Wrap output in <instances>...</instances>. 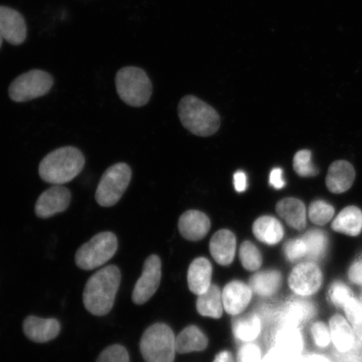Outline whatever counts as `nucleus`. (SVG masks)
<instances>
[{
  "label": "nucleus",
  "mask_w": 362,
  "mask_h": 362,
  "mask_svg": "<svg viewBox=\"0 0 362 362\" xmlns=\"http://www.w3.org/2000/svg\"><path fill=\"white\" fill-rule=\"evenodd\" d=\"M121 283V273L115 265H108L90 276L85 285L83 304L89 313L106 315L115 305Z\"/></svg>",
  "instance_id": "nucleus-1"
},
{
  "label": "nucleus",
  "mask_w": 362,
  "mask_h": 362,
  "mask_svg": "<svg viewBox=\"0 0 362 362\" xmlns=\"http://www.w3.org/2000/svg\"><path fill=\"white\" fill-rule=\"evenodd\" d=\"M85 157L78 148H59L45 156L39 165V175L45 182L62 185L70 182L83 171Z\"/></svg>",
  "instance_id": "nucleus-2"
},
{
  "label": "nucleus",
  "mask_w": 362,
  "mask_h": 362,
  "mask_svg": "<svg viewBox=\"0 0 362 362\" xmlns=\"http://www.w3.org/2000/svg\"><path fill=\"white\" fill-rule=\"evenodd\" d=\"M181 124L194 134L208 137L219 129L221 119L214 107L200 98L187 95L178 106Z\"/></svg>",
  "instance_id": "nucleus-3"
},
{
  "label": "nucleus",
  "mask_w": 362,
  "mask_h": 362,
  "mask_svg": "<svg viewBox=\"0 0 362 362\" xmlns=\"http://www.w3.org/2000/svg\"><path fill=\"white\" fill-rule=\"evenodd\" d=\"M117 94L127 105L135 107L146 105L153 93V86L146 71L137 66H125L117 72Z\"/></svg>",
  "instance_id": "nucleus-4"
},
{
  "label": "nucleus",
  "mask_w": 362,
  "mask_h": 362,
  "mask_svg": "<svg viewBox=\"0 0 362 362\" xmlns=\"http://www.w3.org/2000/svg\"><path fill=\"white\" fill-rule=\"evenodd\" d=\"M175 337L168 325L157 323L148 327L140 339V352L146 362H174Z\"/></svg>",
  "instance_id": "nucleus-5"
},
{
  "label": "nucleus",
  "mask_w": 362,
  "mask_h": 362,
  "mask_svg": "<svg viewBox=\"0 0 362 362\" xmlns=\"http://www.w3.org/2000/svg\"><path fill=\"white\" fill-rule=\"evenodd\" d=\"M117 247L119 243L115 233L104 232L95 235L76 252V264L83 270L98 269L115 255Z\"/></svg>",
  "instance_id": "nucleus-6"
},
{
  "label": "nucleus",
  "mask_w": 362,
  "mask_h": 362,
  "mask_svg": "<svg viewBox=\"0 0 362 362\" xmlns=\"http://www.w3.org/2000/svg\"><path fill=\"white\" fill-rule=\"evenodd\" d=\"M132 170L125 163H117L104 172L99 181L95 199L99 206L111 207L119 202L129 187Z\"/></svg>",
  "instance_id": "nucleus-7"
},
{
  "label": "nucleus",
  "mask_w": 362,
  "mask_h": 362,
  "mask_svg": "<svg viewBox=\"0 0 362 362\" xmlns=\"http://www.w3.org/2000/svg\"><path fill=\"white\" fill-rule=\"evenodd\" d=\"M54 85V78L49 72L33 69L17 76L8 87L12 101L25 103L48 94Z\"/></svg>",
  "instance_id": "nucleus-8"
},
{
  "label": "nucleus",
  "mask_w": 362,
  "mask_h": 362,
  "mask_svg": "<svg viewBox=\"0 0 362 362\" xmlns=\"http://www.w3.org/2000/svg\"><path fill=\"white\" fill-rule=\"evenodd\" d=\"M324 284V274L315 262H300L288 277V286L298 297L309 298L318 293Z\"/></svg>",
  "instance_id": "nucleus-9"
},
{
  "label": "nucleus",
  "mask_w": 362,
  "mask_h": 362,
  "mask_svg": "<svg viewBox=\"0 0 362 362\" xmlns=\"http://www.w3.org/2000/svg\"><path fill=\"white\" fill-rule=\"evenodd\" d=\"M161 261L157 255H151L144 262L143 273L136 283L132 293L134 304H146L160 287L161 280Z\"/></svg>",
  "instance_id": "nucleus-10"
},
{
  "label": "nucleus",
  "mask_w": 362,
  "mask_h": 362,
  "mask_svg": "<svg viewBox=\"0 0 362 362\" xmlns=\"http://www.w3.org/2000/svg\"><path fill=\"white\" fill-rule=\"evenodd\" d=\"M71 194L62 185H53L44 192L35 203V215L42 219H47L64 212L70 205Z\"/></svg>",
  "instance_id": "nucleus-11"
},
{
  "label": "nucleus",
  "mask_w": 362,
  "mask_h": 362,
  "mask_svg": "<svg viewBox=\"0 0 362 362\" xmlns=\"http://www.w3.org/2000/svg\"><path fill=\"white\" fill-rule=\"evenodd\" d=\"M315 315L316 307L314 303L308 298L297 296L283 305L279 313L280 325L302 329Z\"/></svg>",
  "instance_id": "nucleus-12"
},
{
  "label": "nucleus",
  "mask_w": 362,
  "mask_h": 362,
  "mask_svg": "<svg viewBox=\"0 0 362 362\" xmlns=\"http://www.w3.org/2000/svg\"><path fill=\"white\" fill-rule=\"evenodd\" d=\"M328 325L334 349L344 355L353 351L357 341V334L356 328L346 317L342 313H334L329 317Z\"/></svg>",
  "instance_id": "nucleus-13"
},
{
  "label": "nucleus",
  "mask_w": 362,
  "mask_h": 362,
  "mask_svg": "<svg viewBox=\"0 0 362 362\" xmlns=\"http://www.w3.org/2000/svg\"><path fill=\"white\" fill-rule=\"evenodd\" d=\"M26 22L24 16L15 8L0 6V35L12 45H21L27 38Z\"/></svg>",
  "instance_id": "nucleus-14"
},
{
  "label": "nucleus",
  "mask_w": 362,
  "mask_h": 362,
  "mask_svg": "<svg viewBox=\"0 0 362 362\" xmlns=\"http://www.w3.org/2000/svg\"><path fill=\"white\" fill-rule=\"evenodd\" d=\"M23 330L30 341L47 343L59 336L61 325L57 319H43L31 315L24 320Z\"/></svg>",
  "instance_id": "nucleus-15"
},
{
  "label": "nucleus",
  "mask_w": 362,
  "mask_h": 362,
  "mask_svg": "<svg viewBox=\"0 0 362 362\" xmlns=\"http://www.w3.org/2000/svg\"><path fill=\"white\" fill-rule=\"evenodd\" d=\"M252 291L241 281H233L226 285L223 292V307L226 313L239 315L250 303Z\"/></svg>",
  "instance_id": "nucleus-16"
},
{
  "label": "nucleus",
  "mask_w": 362,
  "mask_h": 362,
  "mask_svg": "<svg viewBox=\"0 0 362 362\" xmlns=\"http://www.w3.org/2000/svg\"><path fill=\"white\" fill-rule=\"evenodd\" d=\"M178 226L183 238L189 241H199L209 232L211 221L203 212L192 210L180 216Z\"/></svg>",
  "instance_id": "nucleus-17"
},
{
  "label": "nucleus",
  "mask_w": 362,
  "mask_h": 362,
  "mask_svg": "<svg viewBox=\"0 0 362 362\" xmlns=\"http://www.w3.org/2000/svg\"><path fill=\"white\" fill-rule=\"evenodd\" d=\"M236 238L229 230H220L210 242V252L217 264L228 266L233 262L236 253Z\"/></svg>",
  "instance_id": "nucleus-18"
},
{
  "label": "nucleus",
  "mask_w": 362,
  "mask_h": 362,
  "mask_svg": "<svg viewBox=\"0 0 362 362\" xmlns=\"http://www.w3.org/2000/svg\"><path fill=\"white\" fill-rule=\"evenodd\" d=\"M356 178V172L349 162L338 160L329 166L327 176L329 191L334 194L346 192L351 187Z\"/></svg>",
  "instance_id": "nucleus-19"
},
{
  "label": "nucleus",
  "mask_w": 362,
  "mask_h": 362,
  "mask_svg": "<svg viewBox=\"0 0 362 362\" xmlns=\"http://www.w3.org/2000/svg\"><path fill=\"white\" fill-rule=\"evenodd\" d=\"M305 337L302 329L281 325L276 332L274 346L294 357H300L305 350Z\"/></svg>",
  "instance_id": "nucleus-20"
},
{
  "label": "nucleus",
  "mask_w": 362,
  "mask_h": 362,
  "mask_svg": "<svg viewBox=\"0 0 362 362\" xmlns=\"http://www.w3.org/2000/svg\"><path fill=\"white\" fill-rule=\"evenodd\" d=\"M212 266L205 257H198L189 265L187 280L189 291L197 296L206 293L211 287Z\"/></svg>",
  "instance_id": "nucleus-21"
},
{
  "label": "nucleus",
  "mask_w": 362,
  "mask_h": 362,
  "mask_svg": "<svg viewBox=\"0 0 362 362\" xmlns=\"http://www.w3.org/2000/svg\"><path fill=\"white\" fill-rule=\"evenodd\" d=\"M276 210L280 216L291 228L300 230L306 226V209L305 204L296 198H286L280 201Z\"/></svg>",
  "instance_id": "nucleus-22"
},
{
  "label": "nucleus",
  "mask_w": 362,
  "mask_h": 362,
  "mask_svg": "<svg viewBox=\"0 0 362 362\" xmlns=\"http://www.w3.org/2000/svg\"><path fill=\"white\" fill-rule=\"evenodd\" d=\"M252 232L260 242L275 245L284 238V228L281 223L274 216H264L255 221Z\"/></svg>",
  "instance_id": "nucleus-23"
},
{
  "label": "nucleus",
  "mask_w": 362,
  "mask_h": 362,
  "mask_svg": "<svg viewBox=\"0 0 362 362\" xmlns=\"http://www.w3.org/2000/svg\"><path fill=\"white\" fill-rule=\"evenodd\" d=\"M282 281V274L279 271H262L252 276L249 286L257 296L269 297L279 291Z\"/></svg>",
  "instance_id": "nucleus-24"
},
{
  "label": "nucleus",
  "mask_w": 362,
  "mask_h": 362,
  "mask_svg": "<svg viewBox=\"0 0 362 362\" xmlns=\"http://www.w3.org/2000/svg\"><path fill=\"white\" fill-rule=\"evenodd\" d=\"M332 228L348 236H358L362 230V211L356 206H347L334 220Z\"/></svg>",
  "instance_id": "nucleus-25"
},
{
  "label": "nucleus",
  "mask_w": 362,
  "mask_h": 362,
  "mask_svg": "<svg viewBox=\"0 0 362 362\" xmlns=\"http://www.w3.org/2000/svg\"><path fill=\"white\" fill-rule=\"evenodd\" d=\"M176 351L180 354L202 351L208 346V339L202 330L191 325L182 330L175 339Z\"/></svg>",
  "instance_id": "nucleus-26"
},
{
  "label": "nucleus",
  "mask_w": 362,
  "mask_h": 362,
  "mask_svg": "<svg viewBox=\"0 0 362 362\" xmlns=\"http://www.w3.org/2000/svg\"><path fill=\"white\" fill-rule=\"evenodd\" d=\"M223 293L215 284H211L206 293L199 296L197 309L202 316L219 319L223 311Z\"/></svg>",
  "instance_id": "nucleus-27"
},
{
  "label": "nucleus",
  "mask_w": 362,
  "mask_h": 362,
  "mask_svg": "<svg viewBox=\"0 0 362 362\" xmlns=\"http://www.w3.org/2000/svg\"><path fill=\"white\" fill-rule=\"evenodd\" d=\"M262 322L259 316L250 313L236 315L233 320V332L235 337L244 342L255 341L259 336Z\"/></svg>",
  "instance_id": "nucleus-28"
},
{
  "label": "nucleus",
  "mask_w": 362,
  "mask_h": 362,
  "mask_svg": "<svg viewBox=\"0 0 362 362\" xmlns=\"http://www.w3.org/2000/svg\"><path fill=\"white\" fill-rule=\"evenodd\" d=\"M306 243V259L312 262L322 259L328 247L327 235L320 230H310L302 238Z\"/></svg>",
  "instance_id": "nucleus-29"
},
{
  "label": "nucleus",
  "mask_w": 362,
  "mask_h": 362,
  "mask_svg": "<svg viewBox=\"0 0 362 362\" xmlns=\"http://www.w3.org/2000/svg\"><path fill=\"white\" fill-rule=\"evenodd\" d=\"M355 296L354 291H352L349 284L339 279L330 283L327 291V302L334 309L339 310H341L346 303Z\"/></svg>",
  "instance_id": "nucleus-30"
},
{
  "label": "nucleus",
  "mask_w": 362,
  "mask_h": 362,
  "mask_svg": "<svg viewBox=\"0 0 362 362\" xmlns=\"http://www.w3.org/2000/svg\"><path fill=\"white\" fill-rule=\"evenodd\" d=\"M240 260L243 268L248 271L260 269L262 257L259 249L251 242L246 241L242 244L239 251Z\"/></svg>",
  "instance_id": "nucleus-31"
},
{
  "label": "nucleus",
  "mask_w": 362,
  "mask_h": 362,
  "mask_svg": "<svg viewBox=\"0 0 362 362\" xmlns=\"http://www.w3.org/2000/svg\"><path fill=\"white\" fill-rule=\"evenodd\" d=\"M310 332L312 341L318 349L327 350L332 346L328 322L316 320L311 324Z\"/></svg>",
  "instance_id": "nucleus-32"
},
{
  "label": "nucleus",
  "mask_w": 362,
  "mask_h": 362,
  "mask_svg": "<svg viewBox=\"0 0 362 362\" xmlns=\"http://www.w3.org/2000/svg\"><path fill=\"white\" fill-rule=\"evenodd\" d=\"M334 214L332 206L323 201H316L311 204L309 216L312 223L322 226L329 223Z\"/></svg>",
  "instance_id": "nucleus-33"
},
{
  "label": "nucleus",
  "mask_w": 362,
  "mask_h": 362,
  "mask_svg": "<svg viewBox=\"0 0 362 362\" xmlns=\"http://www.w3.org/2000/svg\"><path fill=\"white\" fill-rule=\"evenodd\" d=\"M293 169L302 177H311L318 174V170L312 164L311 152L309 151H300L294 156Z\"/></svg>",
  "instance_id": "nucleus-34"
},
{
  "label": "nucleus",
  "mask_w": 362,
  "mask_h": 362,
  "mask_svg": "<svg viewBox=\"0 0 362 362\" xmlns=\"http://www.w3.org/2000/svg\"><path fill=\"white\" fill-rule=\"evenodd\" d=\"M342 314L355 328L362 327V301L358 297H353L341 310Z\"/></svg>",
  "instance_id": "nucleus-35"
},
{
  "label": "nucleus",
  "mask_w": 362,
  "mask_h": 362,
  "mask_svg": "<svg viewBox=\"0 0 362 362\" xmlns=\"http://www.w3.org/2000/svg\"><path fill=\"white\" fill-rule=\"evenodd\" d=\"M284 250L287 260L291 262L300 261L307 256V246L303 238L289 240L285 243Z\"/></svg>",
  "instance_id": "nucleus-36"
},
{
  "label": "nucleus",
  "mask_w": 362,
  "mask_h": 362,
  "mask_svg": "<svg viewBox=\"0 0 362 362\" xmlns=\"http://www.w3.org/2000/svg\"><path fill=\"white\" fill-rule=\"evenodd\" d=\"M96 362H130L128 351L120 345H112L104 349Z\"/></svg>",
  "instance_id": "nucleus-37"
},
{
  "label": "nucleus",
  "mask_w": 362,
  "mask_h": 362,
  "mask_svg": "<svg viewBox=\"0 0 362 362\" xmlns=\"http://www.w3.org/2000/svg\"><path fill=\"white\" fill-rule=\"evenodd\" d=\"M262 361L260 348L255 344H246L238 351V362H262Z\"/></svg>",
  "instance_id": "nucleus-38"
},
{
  "label": "nucleus",
  "mask_w": 362,
  "mask_h": 362,
  "mask_svg": "<svg viewBox=\"0 0 362 362\" xmlns=\"http://www.w3.org/2000/svg\"><path fill=\"white\" fill-rule=\"evenodd\" d=\"M347 279L355 286L362 287V255L350 265L347 270Z\"/></svg>",
  "instance_id": "nucleus-39"
},
{
  "label": "nucleus",
  "mask_w": 362,
  "mask_h": 362,
  "mask_svg": "<svg viewBox=\"0 0 362 362\" xmlns=\"http://www.w3.org/2000/svg\"><path fill=\"white\" fill-rule=\"evenodd\" d=\"M298 358L300 357L292 356L279 348L274 346L267 353L262 362H292Z\"/></svg>",
  "instance_id": "nucleus-40"
},
{
  "label": "nucleus",
  "mask_w": 362,
  "mask_h": 362,
  "mask_svg": "<svg viewBox=\"0 0 362 362\" xmlns=\"http://www.w3.org/2000/svg\"><path fill=\"white\" fill-rule=\"evenodd\" d=\"M269 183L275 189H282L285 185V180L283 178V170L280 168H275L271 171Z\"/></svg>",
  "instance_id": "nucleus-41"
},
{
  "label": "nucleus",
  "mask_w": 362,
  "mask_h": 362,
  "mask_svg": "<svg viewBox=\"0 0 362 362\" xmlns=\"http://www.w3.org/2000/svg\"><path fill=\"white\" fill-rule=\"evenodd\" d=\"M234 187L238 192H245L247 187V176L243 171L234 174Z\"/></svg>",
  "instance_id": "nucleus-42"
},
{
  "label": "nucleus",
  "mask_w": 362,
  "mask_h": 362,
  "mask_svg": "<svg viewBox=\"0 0 362 362\" xmlns=\"http://www.w3.org/2000/svg\"><path fill=\"white\" fill-rule=\"evenodd\" d=\"M300 362H334L329 356L322 353H310L309 355L303 356Z\"/></svg>",
  "instance_id": "nucleus-43"
},
{
  "label": "nucleus",
  "mask_w": 362,
  "mask_h": 362,
  "mask_svg": "<svg viewBox=\"0 0 362 362\" xmlns=\"http://www.w3.org/2000/svg\"><path fill=\"white\" fill-rule=\"evenodd\" d=\"M214 362H235L232 353L228 351H221L216 356Z\"/></svg>",
  "instance_id": "nucleus-44"
},
{
  "label": "nucleus",
  "mask_w": 362,
  "mask_h": 362,
  "mask_svg": "<svg viewBox=\"0 0 362 362\" xmlns=\"http://www.w3.org/2000/svg\"><path fill=\"white\" fill-rule=\"evenodd\" d=\"M3 38L1 35H0V49H1L2 45H3Z\"/></svg>",
  "instance_id": "nucleus-45"
},
{
  "label": "nucleus",
  "mask_w": 362,
  "mask_h": 362,
  "mask_svg": "<svg viewBox=\"0 0 362 362\" xmlns=\"http://www.w3.org/2000/svg\"><path fill=\"white\" fill-rule=\"evenodd\" d=\"M360 298H361V300L362 301V293H361V296Z\"/></svg>",
  "instance_id": "nucleus-46"
}]
</instances>
